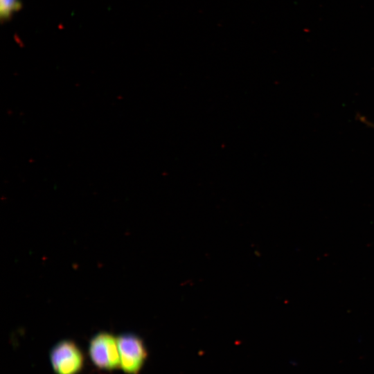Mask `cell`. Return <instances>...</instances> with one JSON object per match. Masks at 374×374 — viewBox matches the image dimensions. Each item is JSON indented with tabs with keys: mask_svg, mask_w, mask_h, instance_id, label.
Returning a JSON list of instances; mask_svg holds the SVG:
<instances>
[{
	"mask_svg": "<svg viewBox=\"0 0 374 374\" xmlns=\"http://www.w3.org/2000/svg\"><path fill=\"white\" fill-rule=\"evenodd\" d=\"M50 359L57 374H76L82 368L84 355L75 342L64 339L51 348Z\"/></svg>",
	"mask_w": 374,
	"mask_h": 374,
	"instance_id": "1",
	"label": "cell"
},
{
	"mask_svg": "<svg viewBox=\"0 0 374 374\" xmlns=\"http://www.w3.org/2000/svg\"><path fill=\"white\" fill-rule=\"evenodd\" d=\"M89 353L99 368L109 370L121 365L117 339L108 332H99L90 340Z\"/></svg>",
	"mask_w": 374,
	"mask_h": 374,
	"instance_id": "2",
	"label": "cell"
},
{
	"mask_svg": "<svg viewBox=\"0 0 374 374\" xmlns=\"http://www.w3.org/2000/svg\"><path fill=\"white\" fill-rule=\"evenodd\" d=\"M116 339L122 368L127 373H137L148 356L143 340L131 333L122 334Z\"/></svg>",
	"mask_w": 374,
	"mask_h": 374,
	"instance_id": "3",
	"label": "cell"
},
{
	"mask_svg": "<svg viewBox=\"0 0 374 374\" xmlns=\"http://www.w3.org/2000/svg\"><path fill=\"white\" fill-rule=\"evenodd\" d=\"M21 8L20 0H0V16L2 21L9 19Z\"/></svg>",
	"mask_w": 374,
	"mask_h": 374,
	"instance_id": "4",
	"label": "cell"
}]
</instances>
